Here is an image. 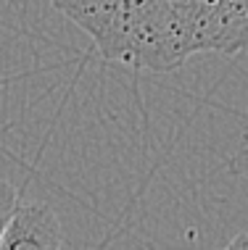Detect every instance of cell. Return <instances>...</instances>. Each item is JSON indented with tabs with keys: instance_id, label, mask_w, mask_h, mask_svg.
Returning a JSON list of instances; mask_svg holds the SVG:
<instances>
[{
	"instance_id": "cell-1",
	"label": "cell",
	"mask_w": 248,
	"mask_h": 250,
	"mask_svg": "<svg viewBox=\"0 0 248 250\" xmlns=\"http://www.w3.org/2000/svg\"><path fill=\"white\" fill-rule=\"evenodd\" d=\"M106 61L172 71L198 53L248 50V0H50Z\"/></svg>"
},
{
	"instance_id": "cell-2",
	"label": "cell",
	"mask_w": 248,
	"mask_h": 250,
	"mask_svg": "<svg viewBox=\"0 0 248 250\" xmlns=\"http://www.w3.org/2000/svg\"><path fill=\"white\" fill-rule=\"evenodd\" d=\"M64 248V232L56 211L45 203L16 206L3 237L0 250H58Z\"/></svg>"
},
{
	"instance_id": "cell-3",
	"label": "cell",
	"mask_w": 248,
	"mask_h": 250,
	"mask_svg": "<svg viewBox=\"0 0 248 250\" xmlns=\"http://www.w3.org/2000/svg\"><path fill=\"white\" fill-rule=\"evenodd\" d=\"M16 187L11 185V182H5V179H0V237H3V232H5V227H8V221H11V216L13 211H16Z\"/></svg>"
},
{
	"instance_id": "cell-4",
	"label": "cell",
	"mask_w": 248,
	"mask_h": 250,
	"mask_svg": "<svg viewBox=\"0 0 248 250\" xmlns=\"http://www.w3.org/2000/svg\"><path fill=\"white\" fill-rule=\"evenodd\" d=\"M248 245V234H243V237H235L230 242V248H246Z\"/></svg>"
}]
</instances>
